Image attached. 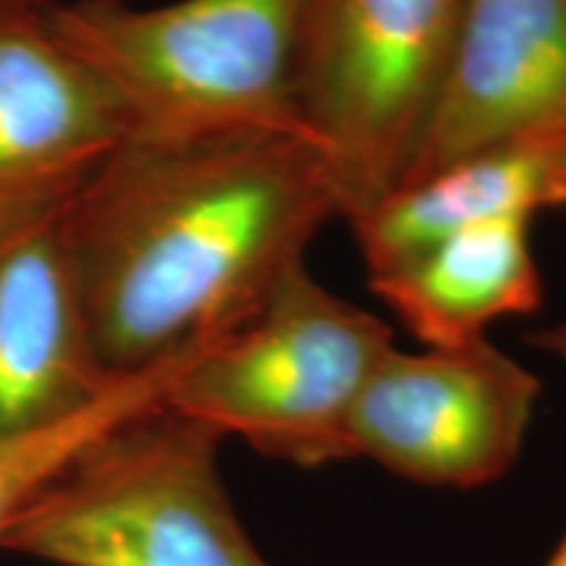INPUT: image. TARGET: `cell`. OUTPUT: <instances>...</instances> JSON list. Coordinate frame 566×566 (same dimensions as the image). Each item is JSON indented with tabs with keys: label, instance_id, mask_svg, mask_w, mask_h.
Returning a JSON list of instances; mask_svg holds the SVG:
<instances>
[{
	"label": "cell",
	"instance_id": "cell-11",
	"mask_svg": "<svg viewBox=\"0 0 566 566\" xmlns=\"http://www.w3.org/2000/svg\"><path fill=\"white\" fill-rule=\"evenodd\" d=\"M556 145L495 147L388 189L349 218L370 279L472 226L556 208Z\"/></svg>",
	"mask_w": 566,
	"mask_h": 566
},
{
	"label": "cell",
	"instance_id": "cell-9",
	"mask_svg": "<svg viewBox=\"0 0 566 566\" xmlns=\"http://www.w3.org/2000/svg\"><path fill=\"white\" fill-rule=\"evenodd\" d=\"M124 378L95 354L63 208L0 231V438L59 428Z\"/></svg>",
	"mask_w": 566,
	"mask_h": 566
},
{
	"label": "cell",
	"instance_id": "cell-7",
	"mask_svg": "<svg viewBox=\"0 0 566 566\" xmlns=\"http://www.w3.org/2000/svg\"><path fill=\"white\" fill-rule=\"evenodd\" d=\"M562 139L566 0H464L433 103L396 184L495 147Z\"/></svg>",
	"mask_w": 566,
	"mask_h": 566
},
{
	"label": "cell",
	"instance_id": "cell-13",
	"mask_svg": "<svg viewBox=\"0 0 566 566\" xmlns=\"http://www.w3.org/2000/svg\"><path fill=\"white\" fill-rule=\"evenodd\" d=\"M527 344L566 367V321L535 328L533 334H527Z\"/></svg>",
	"mask_w": 566,
	"mask_h": 566
},
{
	"label": "cell",
	"instance_id": "cell-4",
	"mask_svg": "<svg viewBox=\"0 0 566 566\" xmlns=\"http://www.w3.org/2000/svg\"><path fill=\"white\" fill-rule=\"evenodd\" d=\"M394 331L296 265L260 313L181 367L163 405L296 467L349 457L359 394Z\"/></svg>",
	"mask_w": 566,
	"mask_h": 566
},
{
	"label": "cell",
	"instance_id": "cell-6",
	"mask_svg": "<svg viewBox=\"0 0 566 566\" xmlns=\"http://www.w3.org/2000/svg\"><path fill=\"white\" fill-rule=\"evenodd\" d=\"M541 380L488 338L391 346L359 394L349 457L417 485L470 491L504 478L525 449Z\"/></svg>",
	"mask_w": 566,
	"mask_h": 566
},
{
	"label": "cell",
	"instance_id": "cell-8",
	"mask_svg": "<svg viewBox=\"0 0 566 566\" xmlns=\"http://www.w3.org/2000/svg\"><path fill=\"white\" fill-rule=\"evenodd\" d=\"M42 11H0V231L63 208L126 139L111 92Z\"/></svg>",
	"mask_w": 566,
	"mask_h": 566
},
{
	"label": "cell",
	"instance_id": "cell-14",
	"mask_svg": "<svg viewBox=\"0 0 566 566\" xmlns=\"http://www.w3.org/2000/svg\"><path fill=\"white\" fill-rule=\"evenodd\" d=\"M556 208H566V139L556 145Z\"/></svg>",
	"mask_w": 566,
	"mask_h": 566
},
{
	"label": "cell",
	"instance_id": "cell-5",
	"mask_svg": "<svg viewBox=\"0 0 566 566\" xmlns=\"http://www.w3.org/2000/svg\"><path fill=\"white\" fill-rule=\"evenodd\" d=\"M462 11L464 0H307L296 103L346 221L405 171Z\"/></svg>",
	"mask_w": 566,
	"mask_h": 566
},
{
	"label": "cell",
	"instance_id": "cell-1",
	"mask_svg": "<svg viewBox=\"0 0 566 566\" xmlns=\"http://www.w3.org/2000/svg\"><path fill=\"white\" fill-rule=\"evenodd\" d=\"M338 216L310 139L124 142L63 205L103 370L124 378L242 328Z\"/></svg>",
	"mask_w": 566,
	"mask_h": 566
},
{
	"label": "cell",
	"instance_id": "cell-12",
	"mask_svg": "<svg viewBox=\"0 0 566 566\" xmlns=\"http://www.w3.org/2000/svg\"><path fill=\"white\" fill-rule=\"evenodd\" d=\"M202 346L174 354L171 359L147 367L124 378L113 391L87 412L59 428L40 430L30 436L0 438V533L42 485L63 464H69L84 446L116 428L118 422L145 412L166 399L174 378Z\"/></svg>",
	"mask_w": 566,
	"mask_h": 566
},
{
	"label": "cell",
	"instance_id": "cell-16",
	"mask_svg": "<svg viewBox=\"0 0 566 566\" xmlns=\"http://www.w3.org/2000/svg\"><path fill=\"white\" fill-rule=\"evenodd\" d=\"M543 566H566V530H564V535H562V541L556 543V548H554V554L548 556V562L543 564Z\"/></svg>",
	"mask_w": 566,
	"mask_h": 566
},
{
	"label": "cell",
	"instance_id": "cell-15",
	"mask_svg": "<svg viewBox=\"0 0 566 566\" xmlns=\"http://www.w3.org/2000/svg\"><path fill=\"white\" fill-rule=\"evenodd\" d=\"M53 0H0V11H42Z\"/></svg>",
	"mask_w": 566,
	"mask_h": 566
},
{
	"label": "cell",
	"instance_id": "cell-3",
	"mask_svg": "<svg viewBox=\"0 0 566 566\" xmlns=\"http://www.w3.org/2000/svg\"><path fill=\"white\" fill-rule=\"evenodd\" d=\"M221 441L160 401L63 464L0 548L59 566H271L233 509Z\"/></svg>",
	"mask_w": 566,
	"mask_h": 566
},
{
	"label": "cell",
	"instance_id": "cell-10",
	"mask_svg": "<svg viewBox=\"0 0 566 566\" xmlns=\"http://www.w3.org/2000/svg\"><path fill=\"white\" fill-rule=\"evenodd\" d=\"M530 226L533 218L472 226L373 275L370 289L422 346L480 342L493 323L541 307L543 275Z\"/></svg>",
	"mask_w": 566,
	"mask_h": 566
},
{
	"label": "cell",
	"instance_id": "cell-2",
	"mask_svg": "<svg viewBox=\"0 0 566 566\" xmlns=\"http://www.w3.org/2000/svg\"><path fill=\"white\" fill-rule=\"evenodd\" d=\"M304 11L307 0H179L160 9L53 0L42 17L111 92L124 142L310 139L296 103Z\"/></svg>",
	"mask_w": 566,
	"mask_h": 566
}]
</instances>
